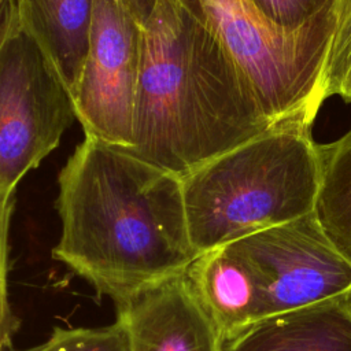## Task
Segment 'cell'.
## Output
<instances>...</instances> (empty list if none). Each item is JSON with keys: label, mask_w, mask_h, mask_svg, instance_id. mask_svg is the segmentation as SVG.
I'll use <instances>...</instances> for the list:
<instances>
[{"label": "cell", "mask_w": 351, "mask_h": 351, "mask_svg": "<svg viewBox=\"0 0 351 351\" xmlns=\"http://www.w3.org/2000/svg\"><path fill=\"white\" fill-rule=\"evenodd\" d=\"M55 259L119 304L184 274L191 243L181 178L92 137L59 174Z\"/></svg>", "instance_id": "6da1fadb"}, {"label": "cell", "mask_w": 351, "mask_h": 351, "mask_svg": "<svg viewBox=\"0 0 351 351\" xmlns=\"http://www.w3.org/2000/svg\"><path fill=\"white\" fill-rule=\"evenodd\" d=\"M276 125L219 37L178 0L143 25L129 154L184 178Z\"/></svg>", "instance_id": "7a4b0ae2"}, {"label": "cell", "mask_w": 351, "mask_h": 351, "mask_svg": "<svg viewBox=\"0 0 351 351\" xmlns=\"http://www.w3.org/2000/svg\"><path fill=\"white\" fill-rule=\"evenodd\" d=\"M196 254L314 211L319 160L311 125L276 123L181 178Z\"/></svg>", "instance_id": "3957f363"}, {"label": "cell", "mask_w": 351, "mask_h": 351, "mask_svg": "<svg viewBox=\"0 0 351 351\" xmlns=\"http://www.w3.org/2000/svg\"><path fill=\"white\" fill-rule=\"evenodd\" d=\"M225 44L274 122L313 125L322 103L321 73L333 29L332 11L287 33L267 23L250 0H178Z\"/></svg>", "instance_id": "277c9868"}, {"label": "cell", "mask_w": 351, "mask_h": 351, "mask_svg": "<svg viewBox=\"0 0 351 351\" xmlns=\"http://www.w3.org/2000/svg\"><path fill=\"white\" fill-rule=\"evenodd\" d=\"M75 118L62 78L19 25L0 51V193L14 192Z\"/></svg>", "instance_id": "5b68a950"}, {"label": "cell", "mask_w": 351, "mask_h": 351, "mask_svg": "<svg viewBox=\"0 0 351 351\" xmlns=\"http://www.w3.org/2000/svg\"><path fill=\"white\" fill-rule=\"evenodd\" d=\"M233 241L256 276L263 318L351 293V258L314 213Z\"/></svg>", "instance_id": "8992f818"}, {"label": "cell", "mask_w": 351, "mask_h": 351, "mask_svg": "<svg viewBox=\"0 0 351 351\" xmlns=\"http://www.w3.org/2000/svg\"><path fill=\"white\" fill-rule=\"evenodd\" d=\"M143 25L119 0H95L89 47L73 96L85 136L129 149L141 67Z\"/></svg>", "instance_id": "52a82bcc"}, {"label": "cell", "mask_w": 351, "mask_h": 351, "mask_svg": "<svg viewBox=\"0 0 351 351\" xmlns=\"http://www.w3.org/2000/svg\"><path fill=\"white\" fill-rule=\"evenodd\" d=\"M130 351H219V335L184 274L115 304Z\"/></svg>", "instance_id": "ba28073f"}, {"label": "cell", "mask_w": 351, "mask_h": 351, "mask_svg": "<svg viewBox=\"0 0 351 351\" xmlns=\"http://www.w3.org/2000/svg\"><path fill=\"white\" fill-rule=\"evenodd\" d=\"M184 277L219 340L263 318L256 276L234 241L197 254Z\"/></svg>", "instance_id": "9c48e42d"}, {"label": "cell", "mask_w": 351, "mask_h": 351, "mask_svg": "<svg viewBox=\"0 0 351 351\" xmlns=\"http://www.w3.org/2000/svg\"><path fill=\"white\" fill-rule=\"evenodd\" d=\"M219 351H351V293L259 319Z\"/></svg>", "instance_id": "30bf717a"}, {"label": "cell", "mask_w": 351, "mask_h": 351, "mask_svg": "<svg viewBox=\"0 0 351 351\" xmlns=\"http://www.w3.org/2000/svg\"><path fill=\"white\" fill-rule=\"evenodd\" d=\"M19 25L74 96L89 47L95 0H16Z\"/></svg>", "instance_id": "8fae6325"}, {"label": "cell", "mask_w": 351, "mask_h": 351, "mask_svg": "<svg viewBox=\"0 0 351 351\" xmlns=\"http://www.w3.org/2000/svg\"><path fill=\"white\" fill-rule=\"evenodd\" d=\"M319 184L314 215L328 237L351 258V128L339 138L317 144Z\"/></svg>", "instance_id": "7c38bea8"}, {"label": "cell", "mask_w": 351, "mask_h": 351, "mask_svg": "<svg viewBox=\"0 0 351 351\" xmlns=\"http://www.w3.org/2000/svg\"><path fill=\"white\" fill-rule=\"evenodd\" d=\"M324 101L339 96L351 103V0H333V29L322 73Z\"/></svg>", "instance_id": "4fadbf2b"}, {"label": "cell", "mask_w": 351, "mask_h": 351, "mask_svg": "<svg viewBox=\"0 0 351 351\" xmlns=\"http://www.w3.org/2000/svg\"><path fill=\"white\" fill-rule=\"evenodd\" d=\"M23 351H130L123 325L103 328H55L41 344Z\"/></svg>", "instance_id": "5bb4252c"}, {"label": "cell", "mask_w": 351, "mask_h": 351, "mask_svg": "<svg viewBox=\"0 0 351 351\" xmlns=\"http://www.w3.org/2000/svg\"><path fill=\"white\" fill-rule=\"evenodd\" d=\"M250 3L267 23L287 33L306 29L333 8V0H250Z\"/></svg>", "instance_id": "9a60e30c"}, {"label": "cell", "mask_w": 351, "mask_h": 351, "mask_svg": "<svg viewBox=\"0 0 351 351\" xmlns=\"http://www.w3.org/2000/svg\"><path fill=\"white\" fill-rule=\"evenodd\" d=\"M14 210V192L0 193V351H5L18 329L8 299V230Z\"/></svg>", "instance_id": "2e32d148"}, {"label": "cell", "mask_w": 351, "mask_h": 351, "mask_svg": "<svg viewBox=\"0 0 351 351\" xmlns=\"http://www.w3.org/2000/svg\"><path fill=\"white\" fill-rule=\"evenodd\" d=\"M18 27L19 14L16 0H0V51Z\"/></svg>", "instance_id": "e0dca14e"}, {"label": "cell", "mask_w": 351, "mask_h": 351, "mask_svg": "<svg viewBox=\"0 0 351 351\" xmlns=\"http://www.w3.org/2000/svg\"><path fill=\"white\" fill-rule=\"evenodd\" d=\"M123 7L141 23L144 25L145 21L149 18L151 12L155 8L158 0H119Z\"/></svg>", "instance_id": "ac0fdd59"}]
</instances>
